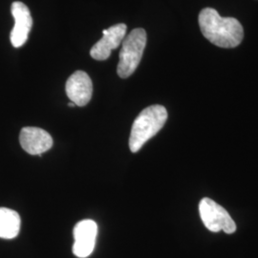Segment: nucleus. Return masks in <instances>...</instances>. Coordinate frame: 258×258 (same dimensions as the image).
Listing matches in <instances>:
<instances>
[{
    "label": "nucleus",
    "mask_w": 258,
    "mask_h": 258,
    "mask_svg": "<svg viewBox=\"0 0 258 258\" xmlns=\"http://www.w3.org/2000/svg\"><path fill=\"white\" fill-rule=\"evenodd\" d=\"M198 21L204 37L215 46L234 48L243 40L244 30L239 21L234 18H222L215 9L202 10Z\"/></svg>",
    "instance_id": "obj_1"
},
{
    "label": "nucleus",
    "mask_w": 258,
    "mask_h": 258,
    "mask_svg": "<svg viewBox=\"0 0 258 258\" xmlns=\"http://www.w3.org/2000/svg\"><path fill=\"white\" fill-rule=\"evenodd\" d=\"M146 45L147 32L142 28L132 30L128 36L124 37L121 42L120 60L117 68V73L121 79H127L136 71Z\"/></svg>",
    "instance_id": "obj_3"
},
{
    "label": "nucleus",
    "mask_w": 258,
    "mask_h": 258,
    "mask_svg": "<svg viewBox=\"0 0 258 258\" xmlns=\"http://www.w3.org/2000/svg\"><path fill=\"white\" fill-rule=\"evenodd\" d=\"M65 90L70 101L77 106H85L92 98V81L85 72L76 71L67 80Z\"/></svg>",
    "instance_id": "obj_8"
},
{
    "label": "nucleus",
    "mask_w": 258,
    "mask_h": 258,
    "mask_svg": "<svg viewBox=\"0 0 258 258\" xmlns=\"http://www.w3.org/2000/svg\"><path fill=\"white\" fill-rule=\"evenodd\" d=\"M12 15L15 19V25L11 32V42L16 48L23 46L28 40L29 33L33 25V19L27 6L19 1H16L11 7Z\"/></svg>",
    "instance_id": "obj_6"
},
{
    "label": "nucleus",
    "mask_w": 258,
    "mask_h": 258,
    "mask_svg": "<svg viewBox=\"0 0 258 258\" xmlns=\"http://www.w3.org/2000/svg\"><path fill=\"white\" fill-rule=\"evenodd\" d=\"M199 212L204 225L212 232L225 231L231 234L236 231V225L229 212L210 198H204L199 204Z\"/></svg>",
    "instance_id": "obj_4"
},
{
    "label": "nucleus",
    "mask_w": 258,
    "mask_h": 258,
    "mask_svg": "<svg viewBox=\"0 0 258 258\" xmlns=\"http://www.w3.org/2000/svg\"><path fill=\"white\" fill-rule=\"evenodd\" d=\"M127 26L124 23H119L108 29L102 30V38L93 45L90 55L94 59L105 60L111 55L112 50L120 46L126 35Z\"/></svg>",
    "instance_id": "obj_5"
},
{
    "label": "nucleus",
    "mask_w": 258,
    "mask_h": 258,
    "mask_svg": "<svg viewBox=\"0 0 258 258\" xmlns=\"http://www.w3.org/2000/svg\"><path fill=\"white\" fill-rule=\"evenodd\" d=\"M21 220L19 213L7 208H0V238L13 239L19 235Z\"/></svg>",
    "instance_id": "obj_10"
},
{
    "label": "nucleus",
    "mask_w": 258,
    "mask_h": 258,
    "mask_svg": "<svg viewBox=\"0 0 258 258\" xmlns=\"http://www.w3.org/2000/svg\"><path fill=\"white\" fill-rule=\"evenodd\" d=\"M167 120V111L163 105H151L145 108L135 119L129 138V148L133 153L138 152L149 139L163 128Z\"/></svg>",
    "instance_id": "obj_2"
},
{
    "label": "nucleus",
    "mask_w": 258,
    "mask_h": 258,
    "mask_svg": "<svg viewBox=\"0 0 258 258\" xmlns=\"http://www.w3.org/2000/svg\"><path fill=\"white\" fill-rule=\"evenodd\" d=\"M68 106H70V107H75V106H77V105L75 104L74 102H70L68 103Z\"/></svg>",
    "instance_id": "obj_11"
},
{
    "label": "nucleus",
    "mask_w": 258,
    "mask_h": 258,
    "mask_svg": "<svg viewBox=\"0 0 258 258\" xmlns=\"http://www.w3.org/2000/svg\"><path fill=\"white\" fill-rule=\"evenodd\" d=\"M98 234V225L93 220L79 222L74 228L75 242L73 252L80 258L89 256L95 249Z\"/></svg>",
    "instance_id": "obj_7"
},
{
    "label": "nucleus",
    "mask_w": 258,
    "mask_h": 258,
    "mask_svg": "<svg viewBox=\"0 0 258 258\" xmlns=\"http://www.w3.org/2000/svg\"><path fill=\"white\" fill-rule=\"evenodd\" d=\"M19 142L27 153L39 157L53 146V139L47 131L33 126L22 128L19 135Z\"/></svg>",
    "instance_id": "obj_9"
}]
</instances>
